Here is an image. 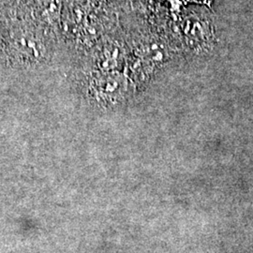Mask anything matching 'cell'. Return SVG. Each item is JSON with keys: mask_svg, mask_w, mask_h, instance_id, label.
Returning a JSON list of instances; mask_svg holds the SVG:
<instances>
[{"mask_svg": "<svg viewBox=\"0 0 253 253\" xmlns=\"http://www.w3.org/2000/svg\"><path fill=\"white\" fill-rule=\"evenodd\" d=\"M13 46L19 54L31 60H39L45 54V48L34 37L22 35L15 39Z\"/></svg>", "mask_w": 253, "mask_h": 253, "instance_id": "1", "label": "cell"}, {"mask_svg": "<svg viewBox=\"0 0 253 253\" xmlns=\"http://www.w3.org/2000/svg\"><path fill=\"white\" fill-rule=\"evenodd\" d=\"M96 84L95 89L99 95L106 98H115L122 87L123 79L118 74H110L100 78Z\"/></svg>", "mask_w": 253, "mask_h": 253, "instance_id": "2", "label": "cell"}, {"mask_svg": "<svg viewBox=\"0 0 253 253\" xmlns=\"http://www.w3.org/2000/svg\"><path fill=\"white\" fill-rule=\"evenodd\" d=\"M62 9V0H44V13L52 24L57 23Z\"/></svg>", "mask_w": 253, "mask_h": 253, "instance_id": "3", "label": "cell"}]
</instances>
